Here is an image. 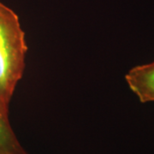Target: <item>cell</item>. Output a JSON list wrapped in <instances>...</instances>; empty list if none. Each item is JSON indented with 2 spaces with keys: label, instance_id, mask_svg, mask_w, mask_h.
I'll list each match as a JSON object with an SVG mask.
<instances>
[{
  "label": "cell",
  "instance_id": "cell-1",
  "mask_svg": "<svg viewBox=\"0 0 154 154\" xmlns=\"http://www.w3.org/2000/svg\"><path fill=\"white\" fill-rule=\"evenodd\" d=\"M27 51L19 17L0 2V105L6 110L23 75Z\"/></svg>",
  "mask_w": 154,
  "mask_h": 154
},
{
  "label": "cell",
  "instance_id": "cell-2",
  "mask_svg": "<svg viewBox=\"0 0 154 154\" xmlns=\"http://www.w3.org/2000/svg\"><path fill=\"white\" fill-rule=\"evenodd\" d=\"M125 79L141 103L154 102V62L133 68Z\"/></svg>",
  "mask_w": 154,
  "mask_h": 154
},
{
  "label": "cell",
  "instance_id": "cell-3",
  "mask_svg": "<svg viewBox=\"0 0 154 154\" xmlns=\"http://www.w3.org/2000/svg\"><path fill=\"white\" fill-rule=\"evenodd\" d=\"M0 154H28L19 143L9 122V110L0 105Z\"/></svg>",
  "mask_w": 154,
  "mask_h": 154
}]
</instances>
